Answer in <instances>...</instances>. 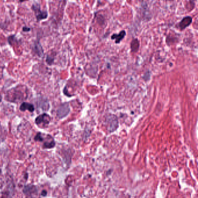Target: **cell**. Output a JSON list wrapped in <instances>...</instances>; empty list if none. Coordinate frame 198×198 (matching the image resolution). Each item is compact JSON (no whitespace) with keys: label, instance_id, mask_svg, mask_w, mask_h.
<instances>
[{"label":"cell","instance_id":"cell-1","mask_svg":"<svg viewBox=\"0 0 198 198\" xmlns=\"http://www.w3.org/2000/svg\"><path fill=\"white\" fill-rule=\"evenodd\" d=\"M106 122L107 124V129L109 132L112 133L115 131L118 127V121L116 116L114 115H109L106 117Z\"/></svg>","mask_w":198,"mask_h":198},{"label":"cell","instance_id":"cell-2","mask_svg":"<svg viewBox=\"0 0 198 198\" xmlns=\"http://www.w3.org/2000/svg\"><path fill=\"white\" fill-rule=\"evenodd\" d=\"M23 192L26 198H37L38 191L33 185H28L25 186Z\"/></svg>","mask_w":198,"mask_h":198},{"label":"cell","instance_id":"cell-3","mask_svg":"<svg viewBox=\"0 0 198 198\" xmlns=\"http://www.w3.org/2000/svg\"><path fill=\"white\" fill-rule=\"evenodd\" d=\"M70 111V106L68 103L62 104L57 111V116L59 119H63L68 115Z\"/></svg>","mask_w":198,"mask_h":198},{"label":"cell","instance_id":"cell-4","mask_svg":"<svg viewBox=\"0 0 198 198\" xmlns=\"http://www.w3.org/2000/svg\"><path fill=\"white\" fill-rule=\"evenodd\" d=\"M32 9L34 11L36 18L38 21L43 19H45L48 16V13L46 11H42L40 10L39 5H33L32 6Z\"/></svg>","mask_w":198,"mask_h":198},{"label":"cell","instance_id":"cell-5","mask_svg":"<svg viewBox=\"0 0 198 198\" xmlns=\"http://www.w3.org/2000/svg\"><path fill=\"white\" fill-rule=\"evenodd\" d=\"M192 22V18L190 16L184 17L183 19L178 23V29L181 30L185 29L186 27L189 26Z\"/></svg>","mask_w":198,"mask_h":198},{"label":"cell","instance_id":"cell-6","mask_svg":"<svg viewBox=\"0 0 198 198\" xmlns=\"http://www.w3.org/2000/svg\"><path fill=\"white\" fill-rule=\"evenodd\" d=\"M50 117L46 113H43L35 119V123L37 125H40L42 123L44 124H48L50 121Z\"/></svg>","mask_w":198,"mask_h":198},{"label":"cell","instance_id":"cell-7","mask_svg":"<svg viewBox=\"0 0 198 198\" xmlns=\"http://www.w3.org/2000/svg\"><path fill=\"white\" fill-rule=\"evenodd\" d=\"M125 35H126L125 31L124 30H122L119 34H113L111 36V39L112 40H115L116 44H119L124 38Z\"/></svg>","mask_w":198,"mask_h":198},{"label":"cell","instance_id":"cell-8","mask_svg":"<svg viewBox=\"0 0 198 198\" xmlns=\"http://www.w3.org/2000/svg\"><path fill=\"white\" fill-rule=\"evenodd\" d=\"M20 110L23 112H25V111L28 110L30 112H33L34 111V107L33 105L31 103H27V102H23L20 106Z\"/></svg>","mask_w":198,"mask_h":198},{"label":"cell","instance_id":"cell-9","mask_svg":"<svg viewBox=\"0 0 198 198\" xmlns=\"http://www.w3.org/2000/svg\"><path fill=\"white\" fill-rule=\"evenodd\" d=\"M34 52L37 53V55H39V57H42V55H43L44 54L43 49L39 42L35 43L34 44Z\"/></svg>","mask_w":198,"mask_h":198},{"label":"cell","instance_id":"cell-10","mask_svg":"<svg viewBox=\"0 0 198 198\" xmlns=\"http://www.w3.org/2000/svg\"><path fill=\"white\" fill-rule=\"evenodd\" d=\"M139 42L138 39H134L131 43V49L132 52H137L139 49Z\"/></svg>","mask_w":198,"mask_h":198},{"label":"cell","instance_id":"cell-11","mask_svg":"<svg viewBox=\"0 0 198 198\" xmlns=\"http://www.w3.org/2000/svg\"><path fill=\"white\" fill-rule=\"evenodd\" d=\"M55 145V142H54L53 139L51 141H46L43 144V148L45 149H50L52 148Z\"/></svg>","mask_w":198,"mask_h":198},{"label":"cell","instance_id":"cell-12","mask_svg":"<svg viewBox=\"0 0 198 198\" xmlns=\"http://www.w3.org/2000/svg\"><path fill=\"white\" fill-rule=\"evenodd\" d=\"M34 139H35V141H37L43 142V140H44V139H43V137H42L41 133H39L37 135H36V136L35 137Z\"/></svg>","mask_w":198,"mask_h":198},{"label":"cell","instance_id":"cell-13","mask_svg":"<svg viewBox=\"0 0 198 198\" xmlns=\"http://www.w3.org/2000/svg\"><path fill=\"white\" fill-rule=\"evenodd\" d=\"M53 58H52V57L51 56H47V59H46V61L49 64V65H52L53 63Z\"/></svg>","mask_w":198,"mask_h":198},{"label":"cell","instance_id":"cell-14","mask_svg":"<svg viewBox=\"0 0 198 198\" xmlns=\"http://www.w3.org/2000/svg\"><path fill=\"white\" fill-rule=\"evenodd\" d=\"M30 30V29L29 27H23V31H24L25 32L29 31Z\"/></svg>","mask_w":198,"mask_h":198},{"label":"cell","instance_id":"cell-15","mask_svg":"<svg viewBox=\"0 0 198 198\" xmlns=\"http://www.w3.org/2000/svg\"><path fill=\"white\" fill-rule=\"evenodd\" d=\"M47 191H43V192H42V193H41V195H43V196H45L46 195H47Z\"/></svg>","mask_w":198,"mask_h":198},{"label":"cell","instance_id":"cell-16","mask_svg":"<svg viewBox=\"0 0 198 198\" xmlns=\"http://www.w3.org/2000/svg\"><path fill=\"white\" fill-rule=\"evenodd\" d=\"M1 101H2V98H1V97L0 96V102H1Z\"/></svg>","mask_w":198,"mask_h":198}]
</instances>
